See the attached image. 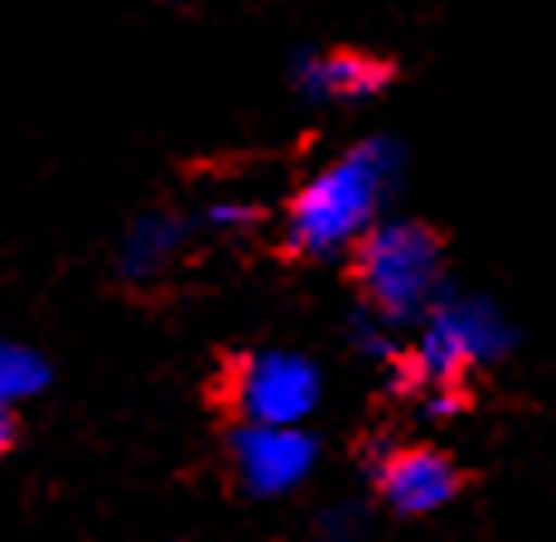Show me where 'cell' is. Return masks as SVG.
Listing matches in <instances>:
<instances>
[{
  "label": "cell",
  "mask_w": 556,
  "mask_h": 542,
  "mask_svg": "<svg viewBox=\"0 0 556 542\" xmlns=\"http://www.w3.org/2000/svg\"><path fill=\"white\" fill-rule=\"evenodd\" d=\"M518 325L504 305L475 291H445L421 320L412 325V344H402V378L412 392L451 388L465 392V382L479 368H494L513 354Z\"/></svg>",
  "instance_id": "2"
},
{
  "label": "cell",
  "mask_w": 556,
  "mask_h": 542,
  "mask_svg": "<svg viewBox=\"0 0 556 542\" xmlns=\"http://www.w3.org/2000/svg\"><path fill=\"white\" fill-rule=\"evenodd\" d=\"M262 223V209L248 194H213L194 214V232H213V238H248Z\"/></svg>",
  "instance_id": "10"
},
{
  "label": "cell",
  "mask_w": 556,
  "mask_h": 542,
  "mask_svg": "<svg viewBox=\"0 0 556 542\" xmlns=\"http://www.w3.org/2000/svg\"><path fill=\"white\" fill-rule=\"evenodd\" d=\"M354 281L363 311L382 315L388 325H416L445 291V248L431 223L416 218H382L378 228L354 248Z\"/></svg>",
  "instance_id": "3"
},
{
  "label": "cell",
  "mask_w": 556,
  "mask_h": 542,
  "mask_svg": "<svg viewBox=\"0 0 556 542\" xmlns=\"http://www.w3.org/2000/svg\"><path fill=\"white\" fill-rule=\"evenodd\" d=\"M49 378H53V368H49L45 349L0 335V407L15 412L20 402L39 398L49 388Z\"/></svg>",
  "instance_id": "9"
},
{
  "label": "cell",
  "mask_w": 556,
  "mask_h": 542,
  "mask_svg": "<svg viewBox=\"0 0 556 542\" xmlns=\"http://www.w3.org/2000/svg\"><path fill=\"white\" fill-rule=\"evenodd\" d=\"M228 465L252 499H286L315 475L319 436L309 427H232Z\"/></svg>",
  "instance_id": "5"
},
{
  "label": "cell",
  "mask_w": 556,
  "mask_h": 542,
  "mask_svg": "<svg viewBox=\"0 0 556 542\" xmlns=\"http://www.w3.org/2000/svg\"><path fill=\"white\" fill-rule=\"evenodd\" d=\"M392 63L363 49H309L295 59V88L329 108H358L388 92Z\"/></svg>",
  "instance_id": "7"
},
{
  "label": "cell",
  "mask_w": 556,
  "mask_h": 542,
  "mask_svg": "<svg viewBox=\"0 0 556 542\" xmlns=\"http://www.w3.org/2000/svg\"><path fill=\"white\" fill-rule=\"evenodd\" d=\"M238 427H309L325 402V368L301 349H252L223 378Z\"/></svg>",
  "instance_id": "4"
},
{
  "label": "cell",
  "mask_w": 556,
  "mask_h": 542,
  "mask_svg": "<svg viewBox=\"0 0 556 542\" xmlns=\"http://www.w3.org/2000/svg\"><path fill=\"white\" fill-rule=\"evenodd\" d=\"M15 436H20V421H15V412H5L0 407V455L15 445Z\"/></svg>",
  "instance_id": "13"
},
{
  "label": "cell",
  "mask_w": 556,
  "mask_h": 542,
  "mask_svg": "<svg viewBox=\"0 0 556 542\" xmlns=\"http://www.w3.org/2000/svg\"><path fill=\"white\" fill-rule=\"evenodd\" d=\"M349 344H354L363 358H402V329L358 305V315L349 320Z\"/></svg>",
  "instance_id": "11"
},
{
  "label": "cell",
  "mask_w": 556,
  "mask_h": 542,
  "mask_svg": "<svg viewBox=\"0 0 556 542\" xmlns=\"http://www.w3.org/2000/svg\"><path fill=\"white\" fill-rule=\"evenodd\" d=\"M315 533H319V542H354L363 533V514L354 504L325 508V514H319V524H315Z\"/></svg>",
  "instance_id": "12"
},
{
  "label": "cell",
  "mask_w": 556,
  "mask_h": 542,
  "mask_svg": "<svg viewBox=\"0 0 556 542\" xmlns=\"http://www.w3.org/2000/svg\"><path fill=\"white\" fill-rule=\"evenodd\" d=\"M372 489L402 518H431L455 504L459 465L435 445H382L372 455Z\"/></svg>",
  "instance_id": "6"
},
{
  "label": "cell",
  "mask_w": 556,
  "mask_h": 542,
  "mask_svg": "<svg viewBox=\"0 0 556 542\" xmlns=\"http://www.w3.org/2000/svg\"><path fill=\"white\" fill-rule=\"evenodd\" d=\"M194 238V218L169 214V209H151V214L131 218V228L116 242V272L126 281H155L179 262V252Z\"/></svg>",
  "instance_id": "8"
},
{
  "label": "cell",
  "mask_w": 556,
  "mask_h": 542,
  "mask_svg": "<svg viewBox=\"0 0 556 542\" xmlns=\"http://www.w3.org/2000/svg\"><path fill=\"white\" fill-rule=\"evenodd\" d=\"M402 175V146L392 136H363L315 165L286 199L281 238L305 262L354 257V248L388 218V199Z\"/></svg>",
  "instance_id": "1"
}]
</instances>
